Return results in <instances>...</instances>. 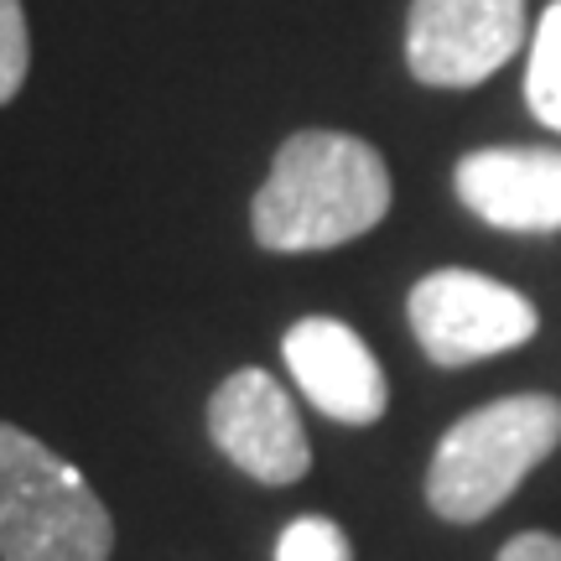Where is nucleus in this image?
<instances>
[{
  "label": "nucleus",
  "instance_id": "nucleus-9",
  "mask_svg": "<svg viewBox=\"0 0 561 561\" xmlns=\"http://www.w3.org/2000/svg\"><path fill=\"white\" fill-rule=\"evenodd\" d=\"M525 104L536 121L561 130V0L541 16L530 37V68H525Z\"/></svg>",
  "mask_w": 561,
  "mask_h": 561
},
{
  "label": "nucleus",
  "instance_id": "nucleus-6",
  "mask_svg": "<svg viewBox=\"0 0 561 561\" xmlns=\"http://www.w3.org/2000/svg\"><path fill=\"white\" fill-rule=\"evenodd\" d=\"M208 437L219 453L255 483L286 489L307 479L312 447L301 432V416L291 411V396L265 369H234L208 401Z\"/></svg>",
  "mask_w": 561,
  "mask_h": 561
},
{
  "label": "nucleus",
  "instance_id": "nucleus-4",
  "mask_svg": "<svg viewBox=\"0 0 561 561\" xmlns=\"http://www.w3.org/2000/svg\"><path fill=\"white\" fill-rule=\"evenodd\" d=\"M405 312H411V333H416L421 354L442 369L510 354L536 339V328H541L530 297H520L504 280L479 276V271H458V265L416 280Z\"/></svg>",
  "mask_w": 561,
  "mask_h": 561
},
{
  "label": "nucleus",
  "instance_id": "nucleus-8",
  "mask_svg": "<svg viewBox=\"0 0 561 561\" xmlns=\"http://www.w3.org/2000/svg\"><path fill=\"white\" fill-rule=\"evenodd\" d=\"M458 198L494 229L557 234L561 151H546V146H483V151L458 161Z\"/></svg>",
  "mask_w": 561,
  "mask_h": 561
},
{
  "label": "nucleus",
  "instance_id": "nucleus-5",
  "mask_svg": "<svg viewBox=\"0 0 561 561\" xmlns=\"http://www.w3.org/2000/svg\"><path fill=\"white\" fill-rule=\"evenodd\" d=\"M525 0H411L405 62L432 89H473L520 53Z\"/></svg>",
  "mask_w": 561,
  "mask_h": 561
},
{
  "label": "nucleus",
  "instance_id": "nucleus-1",
  "mask_svg": "<svg viewBox=\"0 0 561 561\" xmlns=\"http://www.w3.org/2000/svg\"><path fill=\"white\" fill-rule=\"evenodd\" d=\"M390 214L385 157L343 130H297L255 193V240L265 250H333L369 234Z\"/></svg>",
  "mask_w": 561,
  "mask_h": 561
},
{
  "label": "nucleus",
  "instance_id": "nucleus-11",
  "mask_svg": "<svg viewBox=\"0 0 561 561\" xmlns=\"http://www.w3.org/2000/svg\"><path fill=\"white\" fill-rule=\"evenodd\" d=\"M32 37H26V11L21 0H0V104H11L26 83Z\"/></svg>",
  "mask_w": 561,
  "mask_h": 561
},
{
  "label": "nucleus",
  "instance_id": "nucleus-12",
  "mask_svg": "<svg viewBox=\"0 0 561 561\" xmlns=\"http://www.w3.org/2000/svg\"><path fill=\"white\" fill-rule=\"evenodd\" d=\"M500 561H561V536L551 530H525L500 551Z\"/></svg>",
  "mask_w": 561,
  "mask_h": 561
},
{
  "label": "nucleus",
  "instance_id": "nucleus-2",
  "mask_svg": "<svg viewBox=\"0 0 561 561\" xmlns=\"http://www.w3.org/2000/svg\"><path fill=\"white\" fill-rule=\"evenodd\" d=\"M561 442L557 396H504L468 411L432 453L426 504L442 520L473 525L494 515L530 468H541Z\"/></svg>",
  "mask_w": 561,
  "mask_h": 561
},
{
  "label": "nucleus",
  "instance_id": "nucleus-3",
  "mask_svg": "<svg viewBox=\"0 0 561 561\" xmlns=\"http://www.w3.org/2000/svg\"><path fill=\"white\" fill-rule=\"evenodd\" d=\"M115 520L79 468L0 421V561H110Z\"/></svg>",
  "mask_w": 561,
  "mask_h": 561
},
{
  "label": "nucleus",
  "instance_id": "nucleus-7",
  "mask_svg": "<svg viewBox=\"0 0 561 561\" xmlns=\"http://www.w3.org/2000/svg\"><path fill=\"white\" fill-rule=\"evenodd\" d=\"M280 354H286V369L301 385V396L322 416L343 421V426H369L385 416V405H390L385 369L348 322L301 318L297 328H286Z\"/></svg>",
  "mask_w": 561,
  "mask_h": 561
},
{
  "label": "nucleus",
  "instance_id": "nucleus-10",
  "mask_svg": "<svg viewBox=\"0 0 561 561\" xmlns=\"http://www.w3.org/2000/svg\"><path fill=\"white\" fill-rule=\"evenodd\" d=\"M276 561H354V546L328 515H301L280 530Z\"/></svg>",
  "mask_w": 561,
  "mask_h": 561
}]
</instances>
